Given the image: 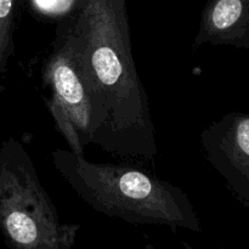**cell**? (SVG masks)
<instances>
[{"label":"cell","instance_id":"6da1fadb","mask_svg":"<svg viewBox=\"0 0 249 249\" xmlns=\"http://www.w3.org/2000/svg\"><path fill=\"white\" fill-rule=\"evenodd\" d=\"M65 22L96 97L101 126L94 145L121 158L158 153L147 92L131 50L126 0H75Z\"/></svg>","mask_w":249,"mask_h":249},{"label":"cell","instance_id":"7a4b0ae2","mask_svg":"<svg viewBox=\"0 0 249 249\" xmlns=\"http://www.w3.org/2000/svg\"><path fill=\"white\" fill-rule=\"evenodd\" d=\"M51 160L74 194L97 213L129 224L201 231L189 195L140 165L91 162L62 148L53 150Z\"/></svg>","mask_w":249,"mask_h":249},{"label":"cell","instance_id":"3957f363","mask_svg":"<svg viewBox=\"0 0 249 249\" xmlns=\"http://www.w3.org/2000/svg\"><path fill=\"white\" fill-rule=\"evenodd\" d=\"M0 229L14 249H72L79 224L65 223L21 141L0 145Z\"/></svg>","mask_w":249,"mask_h":249},{"label":"cell","instance_id":"277c9868","mask_svg":"<svg viewBox=\"0 0 249 249\" xmlns=\"http://www.w3.org/2000/svg\"><path fill=\"white\" fill-rule=\"evenodd\" d=\"M50 91L46 106L70 151L84 156L101 126L96 97L65 22L58 24L53 49L41 70Z\"/></svg>","mask_w":249,"mask_h":249},{"label":"cell","instance_id":"5b68a950","mask_svg":"<svg viewBox=\"0 0 249 249\" xmlns=\"http://www.w3.org/2000/svg\"><path fill=\"white\" fill-rule=\"evenodd\" d=\"M17 6L18 0H0V95L4 90L2 77L14 51V26Z\"/></svg>","mask_w":249,"mask_h":249},{"label":"cell","instance_id":"8992f818","mask_svg":"<svg viewBox=\"0 0 249 249\" xmlns=\"http://www.w3.org/2000/svg\"><path fill=\"white\" fill-rule=\"evenodd\" d=\"M231 130H228L223 124V128L232 135V146L233 150L240 152L241 155L249 157V118L240 119L233 122Z\"/></svg>","mask_w":249,"mask_h":249}]
</instances>
